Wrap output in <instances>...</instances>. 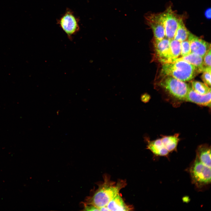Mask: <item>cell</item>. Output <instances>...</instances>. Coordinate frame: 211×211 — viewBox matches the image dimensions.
<instances>
[{
  "mask_svg": "<svg viewBox=\"0 0 211 211\" xmlns=\"http://www.w3.org/2000/svg\"><path fill=\"white\" fill-rule=\"evenodd\" d=\"M159 14L164 26L165 37L170 40L173 39L180 18L177 16L170 7Z\"/></svg>",
  "mask_w": 211,
  "mask_h": 211,
  "instance_id": "6",
  "label": "cell"
},
{
  "mask_svg": "<svg viewBox=\"0 0 211 211\" xmlns=\"http://www.w3.org/2000/svg\"><path fill=\"white\" fill-rule=\"evenodd\" d=\"M203 65L205 67H211V48L203 58Z\"/></svg>",
  "mask_w": 211,
  "mask_h": 211,
  "instance_id": "21",
  "label": "cell"
},
{
  "mask_svg": "<svg viewBox=\"0 0 211 211\" xmlns=\"http://www.w3.org/2000/svg\"><path fill=\"white\" fill-rule=\"evenodd\" d=\"M192 88L197 93L202 95H205L211 91L210 87L205 83L197 81L192 82Z\"/></svg>",
  "mask_w": 211,
  "mask_h": 211,
  "instance_id": "18",
  "label": "cell"
},
{
  "mask_svg": "<svg viewBox=\"0 0 211 211\" xmlns=\"http://www.w3.org/2000/svg\"><path fill=\"white\" fill-rule=\"evenodd\" d=\"M170 48L171 55V61L178 58L181 55V42L174 39L170 40Z\"/></svg>",
  "mask_w": 211,
  "mask_h": 211,
  "instance_id": "17",
  "label": "cell"
},
{
  "mask_svg": "<svg viewBox=\"0 0 211 211\" xmlns=\"http://www.w3.org/2000/svg\"><path fill=\"white\" fill-rule=\"evenodd\" d=\"M170 40L165 37L161 40H154V56L162 64L171 61Z\"/></svg>",
  "mask_w": 211,
  "mask_h": 211,
  "instance_id": "8",
  "label": "cell"
},
{
  "mask_svg": "<svg viewBox=\"0 0 211 211\" xmlns=\"http://www.w3.org/2000/svg\"><path fill=\"white\" fill-rule=\"evenodd\" d=\"M201 78L205 84L208 86L211 85V70L203 72Z\"/></svg>",
  "mask_w": 211,
  "mask_h": 211,
  "instance_id": "20",
  "label": "cell"
},
{
  "mask_svg": "<svg viewBox=\"0 0 211 211\" xmlns=\"http://www.w3.org/2000/svg\"><path fill=\"white\" fill-rule=\"evenodd\" d=\"M79 19L74 12L67 8L63 15L57 21V23L71 39L72 36L79 30Z\"/></svg>",
  "mask_w": 211,
  "mask_h": 211,
  "instance_id": "5",
  "label": "cell"
},
{
  "mask_svg": "<svg viewBox=\"0 0 211 211\" xmlns=\"http://www.w3.org/2000/svg\"><path fill=\"white\" fill-rule=\"evenodd\" d=\"M196 158L207 166L211 168V148L206 144L199 145L196 152Z\"/></svg>",
  "mask_w": 211,
  "mask_h": 211,
  "instance_id": "11",
  "label": "cell"
},
{
  "mask_svg": "<svg viewBox=\"0 0 211 211\" xmlns=\"http://www.w3.org/2000/svg\"><path fill=\"white\" fill-rule=\"evenodd\" d=\"M147 149L149 150L154 155L160 156H167L169 152L163 144L161 139L153 141L147 140Z\"/></svg>",
  "mask_w": 211,
  "mask_h": 211,
  "instance_id": "13",
  "label": "cell"
},
{
  "mask_svg": "<svg viewBox=\"0 0 211 211\" xmlns=\"http://www.w3.org/2000/svg\"><path fill=\"white\" fill-rule=\"evenodd\" d=\"M141 98L142 101L144 102H146L149 99L150 96L147 94H145L142 96Z\"/></svg>",
  "mask_w": 211,
  "mask_h": 211,
  "instance_id": "23",
  "label": "cell"
},
{
  "mask_svg": "<svg viewBox=\"0 0 211 211\" xmlns=\"http://www.w3.org/2000/svg\"><path fill=\"white\" fill-rule=\"evenodd\" d=\"M160 86L174 98L185 101L190 86L187 83L168 75L164 76Z\"/></svg>",
  "mask_w": 211,
  "mask_h": 211,
  "instance_id": "3",
  "label": "cell"
},
{
  "mask_svg": "<svg viewBox=\"0 0 211 211\" xmlns=\"http://www.w3.org/2000/svg\"><path fill=\"white\" fill-rule=\"evenodd\" d=\"M109 211H131L133 207L126 204L120 193L117 194L107 205Z\"/></svg>",
  "mask_w": 211,
  "mask_h": 211,
  "instance_id": "12",
  "label": "cell"
},
{
  "mask_svg": "<svg viewBox=\"0 0 211 211\" xmlns=\"http://www.w3.org/2000/svg\"><path fill=\"white\" fill-rule=\"evenodd\" d=\"M181 52L182 57L186 56L191 53V49L189 42L185 40L181 42Z\"/></svg>",
  "mask_w": 211,
  "mask_h": 211,
  "instance_id": "19",
  "label": "cell"
},
{
  "mask_svg": "<svg viewBox=\"0 0 211 211\" xmlns=\"http://www.w3.org/2000/svg\"><path fill=\"white\" fill-rule=\"evenodd\" d=\"M164 147L169 152L176 150L179 140L178 134L174 135L164 136L161 139Z\"/></svg>",
  "mask_w": 211,
  "mask_h": 211,
  "instance_id": "15",
  "label": "cell"
},
{
  "mask_svg": "<svg viewBox=\"0 0 211 211\" xmlns=\"http://www.w3.org/2000/svg\"><path fill=\"white\" fill-rule=\"evenodd\" d=\"M145 18L152 30L154 40H161L165 37V28L159 14H147Z\"/></svg>",
  "mask_w": 211,
  "mask_h": 211,
  "instance_id": "7",
  "label": "cell"
},
{
  "mask_svg": "<svg viewBox=\"0 0 211 211\" xmlns=\"http://www.w3.org/2000/svg\"><path fill=\"white\" fill-rule=\"evenodd\" d=\"M206 16L208 18L210 17V9H207L205 13Z\"/></svg>",
  "mask_w": 211,
  "mask_h": 211,
  "instance_id": "24",
  "label": "cell"
},
{
  "mask_svg": "<svg viewBox=\"0 0 211 211\" xmlns=\"http://www.w3.org/2000/svg\"><path fill=\"white\" fill-rule=\"evenodd\" d=\"M161 74L168 75L182 81H190L200 73L193 65L183 60L162 63Z\"/></svg>",
  "mask_w": 211,
  "mask_h": 211,
  "instance_id": "2",
  "label": "cell"
},
{
  "mask_svg": "<svg viewBox=\"0 0 211 211\" xmlns=\"http://www.w3.org/2000/svg\"><path fill=\"white\" fill-rule=\"evenodd\" d=\"M190 33L185 26L183 19L180 18L173 39L181 42L188 39Z\"/></svg>",
  "mask_w": 211,
  "mask_h": 211,
  "instance_id": "16",
  "label": "cell"
},
{
  "mask_svg": "<svg viewBox=\"0 0 211 211\" xmlns=\"http://www.w3.org/2000/svg\"><path fill=\"white\" fill-rule=\"evenodd\" d=\"M104 180L93 195L88 198L85 204L93 205L99 209L106 206L126 185L124 180H119L116 183L110 180L106 175L104 176Z\"/></svg>",
  "mask_w": 211,
  "mask_h": 211,
  "instance_id": "1",
  "label": "cell"
},
{
  "mask_svg": "<svg viewBox=\"0 0 211 211\" xmlns=\"http://www.w3.org/2000/svg\"><path fill=\"white\" fill-rule=\"evenodd\" d=\"M192 183L201 188L211 183V168L205 165L195 158L190 169Z\"/></svg>",
  "mask_w": 211,
  "mask_h": 211,
  "instance_id": "4",
  "label": "cell"
},
{
  "mask_svg": "<svg viewBox=\"0 0 211 211\" xmlns=\"http://www.w3.org/2000/svg\"><path fill=\"white\" fill-rule=\"evenodd\" d=\"M188 40L190 43L191 52L197 54L203 58L211 48L210 43L190 33Z\"/></svg>",
  "mask_w": 211,
  "mask_h": 211,
  "instance_id": "9",
  "label": "cell"
},
{
  "mask_svg": "<svg viewBox=\"0 0 211 211\" xmlns=\"http://www.w3.org/2000/svg\"><path fill=\"white\" fill-rule=\"evenodd\" d=\"M185 101L193 103L200 106L210 107L211 91L205 95H202L195 92L190 86Z\"/></svg>",
  "mask_w": 211,
  "mask_h": 211,
  "instance_id": "10",
  "label": "cell"
},
{
  "mask_svg": "<svg viewBox=\"0 0 211 211\" xmlns=\"http://www.w3.org/2000/svg\"><path fill=\"white\" fill-rule=\"evenodd\" d=\"M178 60H183L193 65L197 68L200 73L204 72L205 69L203 65V58L194 53L191 52L186 56L177 58L172 62Z\"/></svg>",
  "mask_w": 211,
  "mask_h": 211,
  "instance_id": "14",
  "label": "cell"
},
{
  "mask_svg": "<svg viewBox=\"0 0 211 211\" xmlns=\"http://www.w3.org/2000/svg\"><path fill=\"white\" fill-rule=\"evenodd\" d=\"M100 211H109L107 206L102 207L99 208Z\"/></svg>",
  "mask_w": 211,
  "mask_h": 211,
  "instance_id": "25",
  "label": "cell"
},
{
  "mask_svg": "<svg viewBox=\"0 0 211 211\" xmlns=\"http://www.w3.org/2000/svg\"><path fill=\"white\" fill-rule=\"evenodd\" d=\"M84 210L86 211H100L99 208L91 205L85 204L84 207Z\"/></svg>",
  "mask_w": 211,
  "mask_h": 211,
  "instance_id": "22",
  "label": "cell"
}]
</instances>
